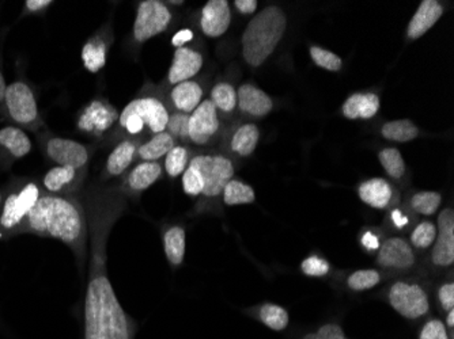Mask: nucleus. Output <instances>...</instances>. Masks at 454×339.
Segmentation results:
<instances>
[{
    "instance_id": "nucleus-1",
    "label": "nucleus",
    "mask_w": 454,
    "mask_h": 339,
    "mask_svg": "<svg viewBox=\"0 0 454 339\" xmlns=\"http://www.w3.org/2000/svg\"><path fill=\"white\" fill-rule=\"evenodd\" d=\"M89 227V273L85 299V338L134 339L137 325L120 304L106 269L109 235L129 198L119 185H91L79 195Z\"/></svg>"
},
{
    "instance_id": "nucleus-2",
    "label": "nucleus",
    "mask_w": 454,
    "mask_h": 339,
    "mask_svg": "<svg viewBox=\"0 0 454 339\" xmlns=\"http://www.w3.org/2000/svg\"><path fill=\"white\" fill-rule=\"evenodd\" d=\"M25 234L58 239L73 250L79 270H83L89 251V227L79 196L43 193L20 227V235Z\"/></svg>"
},
{
    "instance_id": "nucleus-3",
    "label": "nucleus",
    "mask_w": 454,
    "mask_h": 339,
    "mask_svg": "<svg viewBox=\"0 0 454 339\" xmlns=\"http://www.w3.org/2000/svg\"><path fill=\"white\" fill-rule=\"evenodd\" d=\"M287 29V17L279 6L264 7L245 27L241 53L251 68H260L277 50Z\"/></svg>"
},
{
    "instance_id": "nucleus-4",
    "label": "nucleus",
    "mask_w": 454,
    "mask_h": 339,
    "mask_svg": "<svg viewBox=\"0 0 454 339\" xmlns=\"http://www.w3.org/2000/svg\"><path fill=\"white\" fill-rule=\"evenodd\" d=\"M44 193L40 181L18 178L6 185V196L0 211V242L20 235L27 215Z\"/></svg>"
},
{
    "instance_id": "nucleus-5",
    "label": "nucleus",
    "mask_w": 454,
    "mask_h": 339,
    "mask_svg": "<svg viewBox=\"0 0 454 339\" xmlns=\"http://www.w3.org/2000/svg\"><path fill=\"white\" fill-rule=\"evenodd\" d=\"M190 165L198 168L204 181L203 193L196 205V215L206 213L211 208L216 209V203L222 201L224 186L236 174L233 159L224 152H199L193 155Z\"/></svg>"
},
{
    "instance_id": "nucleus-6",
    "label": "nucleus",
    "mask_w": 454,
    "mask_h": 339,
    "mask_svg": "<svg viewBox=\"0 0 454 339\" xmlns=\"http://www.w3.org/2000/svg\"><path fill=\"white\" fill-rule=\"evenodd\" d=\"M4 106L10 121L18 128L32 132L44 128V121L38 111L37 99L27 81H15L12 84H7Z\"/></svg>"
},
{
    "instance_id": "nucleus-7",
    "label": "nucleus",
    "mask_w": 454,
    "mask_h": 339,
    "mask_svg": "<svg viewBox=\"0 0 454 339\" xmlns=\"http://www.w3.org/2000/svg\"><path fill=\"white\" fill-rule=\"evenodd\" d=\"M120 113L108 99H91L76 114V129L86 136L96 140H109L116 128Z\"/></svg>"
},
{
    "instance_id": "nucleus-8",
    "label": "nucleus",
    "mask_w": 454,
    "mask_h": 339,
    "mask_svg": "<svg viewBox=\"0 0 454 339\" xmlns=\"http://www.w3.org/2000/svg\"><path fill=\"white\" fill-rule=\"evenodd\" d=\"M124 111L131 112L142 119L146 125L149 137L167 131L168 121H169V108L163 99L162 91L160 89L147 83L140 90L139 96H135Z\"/></svg>"
},
{
    "instance_id": "nucleus-9",
    "label": "nucleus",
    "mask_w": 454,
    "mask_h": 339,
    "mask_svg": "<svg viewBox=\"0 0 454 339\" xmlns=\"http://www.w3.org/2000/svg\"><path fill=\"white\" fill-rule=\"evenodd\" d=\"M387 299L390 307L408 320H422L430 312V296L418 282H394L387 289Z\"/></svg>"
},
{
    "instance_id": "nucleus-10",
    "label": "nucleus",
    "mask_w": 454,
    "mask_h": 339,
    "mask_svg": "<svg viewBox=\"0 0 454 339\" xmlns=\"http://www.w3.org/2000/svg\"><path fill=\"white\" fill-rule=\"evenodd\" d=\"M173 22V12L167 2L143 0L137 4L132 38L135 44L142 45L152 38L169 29Z\"/></svg>"
},
{
    "instance_id": "nucleus-11",
    "label": "nucleus",
    "mask_w": 454,
    "mask_h": 339,
    "mask_svg": "<svg viewBox=\"0 0 454 339\" xmlns=\"http://www.w3.org/2000/svg\"><path fill=\"white\" fill-rule=\"evenodd\" d=\"M41 148L45 157L55 166L63 167L79 168V170H89L93 150L89 145L82 144L73 139L65 137L51 136L50 134L40 135Z\"/></svg>"
},
{
    "instance_id": "nucleus-12",
    "label": "nucleus",
    "mask_w": 454,
    "mask_h": 339,
    "mask_svg": "<svg viewBox=\"0 0 454 339\" xmlns=\"http://www.w3.org/2000/svg\"><path fill=\"white\" fill-rule=\"evenodd\" d=\"M222 136V119L210 99L201 101L196 111L190 114L188 137L192 147L206 148Z\"/></svg>"
},
{
    "instance_id": "nucleus-13",
    "label": "nucleus",
    "mask_w": 454,
    "mask_h": 339,
    "mask_svg": "<svg viewBox=\"0 0 454 339\" xmlns=\"http://www.w3.org/2000/svg\"><path fill=\"white\" fill-rule=\"evenodd\" d=\"M89 170L53 166L41 178V188L47 195L79 196L85 186Z\"/></svg>"
},
{
    "instance_id": "nucleus-14",
    "label": "nucleus",
    "mask_w": 454,
    "mask_h": 339,
    "mask_svg": "<svg viewBox=\"0 0 454 339\" xmlns=\"http://www.w3.org/2000/svg\"><path fill=\"white\" fill-rule=\"evenodd\" d=\"M376 264L392 272H410L417 266V252L404 238L392 236L382 242L377 251Z\"/></svg>"
},
{
    "instance_id": "nucleus-15",
    "label": "nucleus",
    "mask_w": 454,
    "mask_h": 339,
    "mask_svg": "<svg viewBox=\"0 0 454 339\" xmlns=\"http://www.w3.org/2000/svg\"><path fill=\"white\" fill-rule=\"evenodd\" d=\"M437 238L431 250V264L435 267L446 269L454 264V212L445 208L438 215Z\"/></svg>"
},
{
    "instance_id": "nucleus-16",
    "label": "nucleus",
    "mask_w": 454,
    "mask_h": 339,
    "mask_svg": "<svg viewBox=\"0 0 454 339\" xmlns=\"http://www.w3.org/2000/svg\"><path fill=\"white\" fill-rule=\"evenodd\" d=\"M163 166L160 162H139L121 178L119 189L127 198L139 197L147 189L162 178Z\"/></svg>"
},
{
    "instance_id": "nucleus-17",
    "label": "nucleus",
    "mask_w": 454,
    "mask_h": 339,
    "mask_svg": "<svg viewBox=\"0 0 454 339\" xmlns=\"http://www.w3.org/2000/svg\"><path fill=\"white\" fill-rule=\"evenodd\" d=\"M142 143L143 140L139 139L119 140L106 158V166L102 170L101 182L108 183L109 181L124 177L137 159V148Z\"/></svg>"
},
{
    "instance_id": "nucleus-18",
    "label": "nucleus",
    "mask_w": 454,
    "mask_h": 339,
    "mask_svg": "<svg viewBox=\"0 0 454 339\" xmlns=\"http://www.w3.org/2000/svg\"><path fill=\"white\" fill-rule=\"evenodd\" d=\"M114 42L112 27H104L97 30L82 48V63L88 73H98L108 61V53Z\"/></svg>"
},
{
    "instance_id": "nucleus-19",
    "label": "nucleus",
    "mask_w": 454,
    "mask_h": 339,
    "mask_svg": "<svg viewBox=\"0 0 454 339\" xmlns=\"http://www.w3.org/2000/svg\"><path fill=\"white\" fill-rule=\"evenodd\" d=\"M199 25L206 37L219 38L231 29V9L227 0H208L199 17Z\"/></svg>"
},
{
    "instance_id": "nucleus-20",
    "label": "nucleus",
    "mask_w": 454,
    "mask_h": 339,
    "mask_svg": "<svg viewBox=\"0 0 454 339\" xmlns=\"http://www.w3.org/2000/svg\"><path fill=\"white\" fill-rule=\"evenodd\" d=\"M204 65V56L193 48H178L173 53L172 65L168 71L167 83L173 88L181 81H192Z\"/></svg>"
},
{
    "instance_id": "nucleus-21",
    "label": "nucleus",
    "mask_w": 454,
    "mask_h": 339,
    "mask_svg": "<svg viewBox=\"0 0 454 339\" xmlns=\"http://www.w3.org/2000/svg\"><path fill=\"white\" fill-rule=\"evenodd\" d=\"M274 109V101L254 83H242L237 89V111L242 116L262 119Z\"/></svg>"
},
{
    "instance_id": "nucleus-22",
    "label": "nucleus",
    "mask_w": 454,
    "mask_h": 339,
    "mask_svg": "<svg viewBox=\"0 0 454 339\" xmlns=\"http://www.w3.org/2000/svg\"><path fill=\"white\" fill-rule=\"evenodd\" d=\"M259 127L254 122H242L223 136L224 145L229 154L237 158H249L256 151L260 142ZM227 154V155H229Z\"/></svg>"
},
{
    "instance_id": "nucleus-23",
    "label": "nucleus",
    "mask_w": 454,
    "mask_h": 339,
    "mask_svg": "<svg viewBox=\"0 0 454 339\" xmlns=\"http://www.w3.org/2000/svg\"><path fill=\"white\" fill-rule=\"evenodd\" d=\"M204 89L198 81H181L170 88L168 99L169 112H178V113L192 114L199 104L203 101Z\"/></svg>"
},
{
    "instance_id": "nucleus-24",
    "label": "nucleus",
    "mask_w": 454,
    "mask_h": 339,
    "mask_svg": "<svg viewBox=\"0 0 454 339\" xmlns=\"http://www.w3.org/2000/svg\"><path fill=\"white\" fill-rule=\"evenodd\" d=\"M356 193L362 203L379 211L389 208L390 204L394 203V188L384 178H370L364 181L359 183Z\"/></svg>"
},
{
    "instance_id": "nucleus-25",
    "label": "nucleus",
    "mask_w": 454,
    "mask_h": 339,
    "mask_svg": "<svg viewBox=\"0 0 454 339\" xmlns=\"http://www.w3.org/2000/svg\"><path fill=\"white\" fill-rule=\"evenodd\" d=\"M443 15V6L437 0H423L407 27L408 40H419Z\"/></svg>"
},
{
    "instance_id": "nucleus-26",
    "label": "nucleus",
    "mask_w": 454,
    "mask_h": 339,
    "mask_svg": "<svg viewBox=\"0 0 454 339\" xmlns=\"http://www.w3.org/2000/svg\"><path fill=\"white\" fill-rule=\"evenodd\" d=\"M33 143L24 129L7 125L0 129V152L9 162L22 159L32 152Z\"/></svg>"
},
{
    "instance_id": "nucleus-27",
    "label": "nucleus",
    "mask_w": 454,
    "mask_h": 339,
    "mask_svg": "<svg viewBox=\"0 0 454 339\" xmlns=\"http://www.w3.org/2000/svg\"><path fill=\"white\" fill-rule=\"evenodd\" d=\"M381 99L376 93H354L344 101L341 113L348 119H370L377 116Z\"/></svg>"
},
{
    "instance_id": "nucleus-28",
    "label": "nucleus",
    "mask_w": 454,
    "mask_h": 339,
    "mask_svg": "<svg viewBox=\"0 0 454 339\" xmlns=\"http://www.w3.org/2000/svg\"><path fill=\"white\" fill-rule=\"evenodd\" d=\"M163 251L173 269L180 267L185 259L187 234L181 226H172L162 234Z\"/></svg>"
},
{
    "instance_id": "nucleus-29",
    "label": "nucleus",
    "mask_w": 454,
    "mask_h": 339,
    "mask_svg": "<svg viewBox=\"0 0 454 339\" xmlns=\"http://www.w3.org/2000/svg\"><path fill=\"white\" fill-rule=\"evenodd\" d=\"M175 145H177V143L167 131L154 135V136L149 137L139 145L137 151V159L140 162H158L163 157H167L168 152Z\"/></svg>"
},
{
    "instance_id": "nucleus-30",
    "label": "nucleus",
    "mask_w": 454,
    "mask_h": 339,
    "mask_svg": "<svg viewBox=\"0 0 454 339\" xmlns=\"http://www.w3.org/2000/svg\"><path fill=\"white\" fill-rule=\"evenodd\" d=\"M210 99L219 116H233L237 111V89L231 81H222L214 84L210 91Z\"/></svg>"
},
{
    "instance_id": "nucleus-31",
    "label": "nucleus",
    "mask_w": 454,
    "mask_h": 339,
    "mask_svg": "<svg viewBox=\"0 0 454 339\" xmlns=\"http://www.w3.org/2000/svg\"><path fill=\"white\" fill-rule=\"evenodd\" d=\"M249 313L262 325L274 331L286 330L290 323V315H288L287 310L282 305L272 304V303H264V304L251 310Z\"/></svg>"
},
{
    "instance_id": "nucleus-32",
    "label": "nucleus",
    "mask_w": 454,
    "mask_h": 339,
    "mask_svg": "<svg viewBox=\"0 0 454 339\" xmlns=\"http://www.w3.org/2000/svg\"><path fill=\"white\" fill-rule=\"evenodd\" d=\"M381 136L395 143H408L419 136V128L411 119H396L385 122L381 128Z\"/></svg>"
},
{
    "instance_id": "nucleus-33",
    "label": "nucleus",
    "mask_w": 454,
    "mask_h": 339,
    "mask_svg": "<svg viewBox=\"0 0 454 339\" xmlns=\"http://www.w3.org/2000/svg\"><path fill=\"white\" fill-rule=\"evenodd\" d=\"M256 201L254 188L241 180L233 178L224 186L222 193V203L226 206L247 205Z\"/></svg>"
},
{
    "instance_id": "nucleus-34",
    "label": "nucleus",
    "mask_w": 454,
    "mask_h": 339,
    "mask_svg": "<svg viewBox=\"0 0 454 339\" xmlns=\"http://www.w3.org/2000/svg\"><path fill=\"white\" fill-rule=\"evenodd\" d=\"M191 159H192V152H191L190 147L181 144L175 145L165 157L163 167H165L168 177L176 180L183 175L184 172L187 170Z\"/></svg>"
},
{
    "instance_id": "nucleus-35",
    "label": "nucleus",
    "mask_w": 454,
    "mask_h": 339,
    "mask_svg": "<svg viewBox=\"0 0 454 339\" xmlns=\"http://www.w3.org/2000/svg\"><path fill=\"white\" fill-rule=\"evenodd\" d=\"M379 160L384 167L385 173L392 180L399 181L404 177L407 167H405L404 158L397 148H384L380 151Z\"/></svg>"
},
{
    "instance_id": "nucleus-36",
    "label": "nucleus",
    "mask_w": 454,
    "mask_h": 339,
    "mask_svg": "<svg viewBox=\"0 0 454 339\" xmlns=\"http://www.w3.org/2000/svg\"><path fill=\"white\" fill-rule=\"evenodd\" d=\"M382 274L376 269H361L348 274L347 288L353 292H366L373 289L381 282Z\"/></svg>"
},
{
    "instance_id": "nucleus-37",
    "label": "nucleus",
    "mask_w": 454,
    "mask_h": 339,
    "mask_svg": "<svg viewBox=\"0 0 454 339\" xmlns=\"http://www.w3.org/2000/svg\"><path fill=\"white\" fill-rule=\"evenodd\" d=\"M441 203H442V196L440 193L425 190V192L415 193L411 197L410 209L418 215L433 216L440 208Z\"/></svg>"
},
{
    "instance_id": "nucleus-38",
    "label": "nucleus",
    "mask_w": 454,
    "mask_h": 339,
    "mask_svg": "<svg viewBox=\"0 0 454 339\" xmlns=\"http://www.w3.org/2000/svg\"><path fill=\"white\" fill-rule=\"evenodd\" d=\"M437 238V226L431 220H422L411 231L410 244L418 250H427Z\"/></svg>"
},
{
    "instance_id": "nucleus-39",
    "label": "nucleus",
    "mask_w": 454,
    "mask_h": 339,
    "mask_svg": "<svg viewBox=\"0 0 454 339\" xmlns=\"http://www.w3.org/2000/svg\"><path fill=\"white\" fill-rule=\"evenodd\" d=\"M188 124H190V114L170 112L169 121L167 125V132L176 140L177 144L190 145L188 137Z\"/></svg>"
},
{
    "instance_id": "nucleus-40",
    "label": "nucleus",
    "mask_w": 454,
    "mask_h": 339,
    "mask_svg": "<svg viewBox=\"0 0 454 339\" xmlns=\"http://www.w3.org/2000/svg\"><path fill=\"white\" fill-rule=\"evenodd\" d=\"M310 58H312L313 63L317 67L323 68V70L331 71V73H339L343 65V60L340 56L336 53L331 52V50H324L321 47H310Z\"/></svg>"
},
{
    "instance_id": "nucleus-41",
    "label": "nucleus",
    "mask_w": 454,
    "mask_h": 339,
    "mask_svg": "<svg viewBox=\"0 0 454 339\" xmlns=\"http://www.w3.org/2000/svg\"><path fill=\"white\" fill-rule=\"evenodd\" d=\"M181 183H183L184 193L190 197L198 198L203 193V177L198 168L193 167L192 165H188L187 170L181 175Z\"/></svg>"
},
{
    "instance_id": "nucleus-42",
    "label": "nucleus",
    "mask_w": 454,
    "mask_h": 339,
    "mask_svg": "<svg viewBox=\"0 0 454 339\" xmlns=\"http://www.w3.org/2000/svg\"><path fill=\"white\" fill-rule=\"evenodd\" d=\"M411 212L402 206H395L390 209L387 216V226L396 232H407L415 223V219H412Z\"/></svg>"
},
{
    "instance_id": "nucleus-43",
    "label": "nucleus",
    "mask_w": 454,
    "mask_h": 339,
    "mask_svg": "<svg viewBox=\"0 0 454 339\" xmlns=\"http://www.w3.org/2000/svg\"><path fill=\"white\" fill-rule=\"evenodd\" d=\"M301 270L308 277H325L331 272V264L326 259L312 254V256L303 259L302 264H301Z\"/></svg>"
},
{
    "instance_id": "nucleus-44",
    "label": "nucleus",
    "mask_w": 454,
    "mask_h": 339,
    "mask_svg": "<svg viewBox=\"0 0 454 339\" xmlns=\"http://www.w3.org/2000/svg\"><path fill=\"white\" fill-rule=\"evenodd\" d=\"M419 339H450L443 320L431 318L420 328Z\"/></svg>"
},
{
    "instance_id": "nucleus-45",
    "label": "nucleus",
    "mask_w": 454,
    "mask_h": 339,
    "mask_svg": "<svg viewBox=\"0 0 454 339\" xmlns=\"http://www.w3.org/2000/svg\"><path fill=\"white\" fill-rule=\"evenodd\" d=\"M301 339H348L338 323H325L316 331L305 334Z\"/></svg>"
},
{
    "instance_id": "nucleus-46",
    "label": "nucleus",
    "mask_w": 454,
    "mask_h": 339,
    "mask_svg": "<svg viewBox=\"0 0 454 339\" xmlns=\"http://www.w3.org/2000/svg\"><path fill=\"white\" fill-rule=\"evenodd\" d=\"M382 242H384V239H382L381 234H379L376 229L372 228L362 232L361 238H359V243H361L362 249L369 252V254L379 251Z\"/></svg>"
},
{
    "instance_id": "nucleus-47",
    "label": "nucleus",
    "mask_w": 454,
    "mask_h": 339,
    "mask_svg": "<svg viewBox=\"0 0 454 339\" xmlns=\"http://www.w3.org/2000/svg\"><path fill=\"white\" fill-rule=\"evenodd\" d=\"M438 303L443 312L454 310V284L453 281L443 282L437 290Z\"/></svg>"
},
{
    "instance_id": "nucleus-48",
    "label": "nucleus",
    "mask_w": 454,
    "mask_h": 339,
    "mask_svg": "<svg viewBox=\"0 0 454 339\" xmlns=\"http://www.w3.org/2000/svg\"><path fill=\"white\" fill-rule=\"evenodd\" d=\"M53 4L52 0H27L24 15L44 14Z\"/></svg>"
},
{
    "instance_id": "nucleus-49",
    "label": "nucleus",
    "mask_w": 454,
    "mask_h": 339,
    "mask_svg": "<svg viewBox=\"0 0 454 339\" xmlns=\"http://www.w3.org/2000/svg\"><path fill=\"white\" fill-rule=\"evenodd\" d=\"M195 38V33L190 27H184V29L178 30L172 37V45L178 50V48L187 47L191 41Z\"/></svg>"
},
{
    "instance_id": "nucleus-50",
    "label": "nucleus",
    "mask_w": 454,
    "mask_h": 339,
    "mask_svg": "<svg viewBox=\"0 0 454 339\" xmlns=\"http://www.w3.org/2000/svg\"><path fill=\"white\" fill-rule=\"evenodd\" d=\"M234 7L242 15H254L259 7L257 0H236Z\"/></svg>"
},
{
    "instance_id": "nucleus-51",
    "label": "nucleus",
    "mask_w": 454,
    "mask_h": 339,
    "mask_svg": "<svg viewBox=\"0 0 454 339\" xmlns=\"http://www.w3.org/2000/svg\"><path fill=\"white\" fill-rule=\"evenodd\" d=\"M6 79H4V73H2V70H0V106L4 104V91H6Z\"/></svg>"
},
{
    "instance_id": "nucleus-52",
    "label": "nucleus",
    "mask_w": 454,
    "mask_h": 339,
    "mask_svg": "<svg viewBox=\"0 0 454 339\" xmlns=\"http://www.w3.org/2000/svg\"><path fill=\"white\" fill-rule=\"evenodd\" d=\"M4 196H6V186L0 188V211H2V205H4Z\"/></svg>"
},
{
    "instance_id": "nucleus-53",
    "label": "nucleus",
    "mask_w": 454,
    "mask_h": 339,
    "mask_svg": "<svg viewBox=\"0 0 454 339\" xmlns=\"http://www.w3.org/2000/svg\"><path fill=\"white\" fill-rule=\"evenodd\" d=\"M168 6L169 4H172V6H181V4H184V2H167Z\"/></svg>"
}]
</instances>
